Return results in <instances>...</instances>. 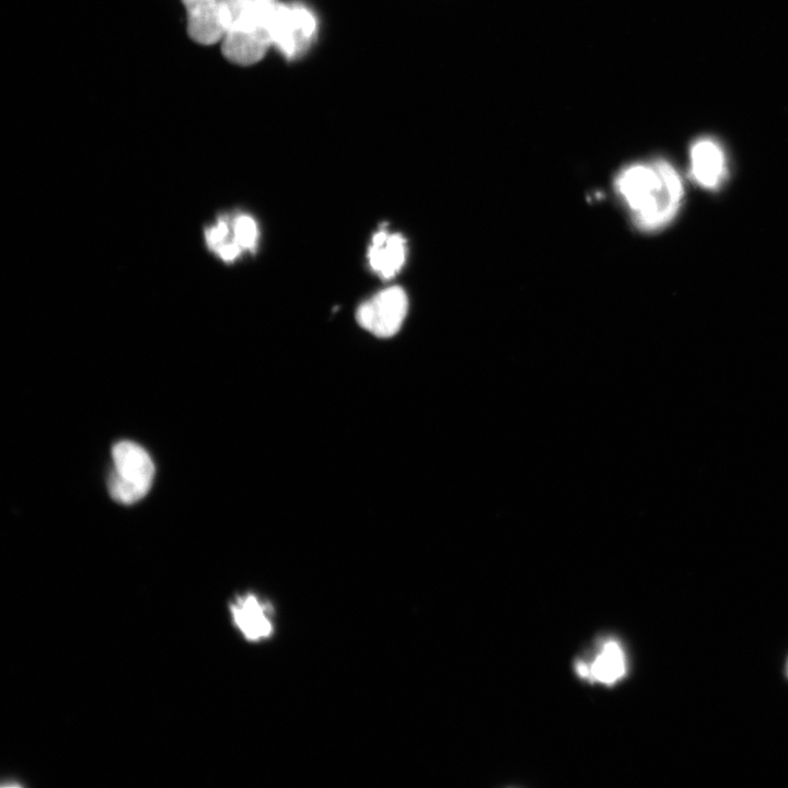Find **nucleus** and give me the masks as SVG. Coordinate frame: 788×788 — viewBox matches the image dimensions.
I'll list each match as a JSON object with an SVG mask.
<instances>
[{
    "label": "nucleus",
    "instance_id": "nucleus-1",
    "mask_svg": "<svg viewBox=\"0 0 788 788\" xmlns=\"http://www.w3.org/2000/svg\"><path fill=\"white\" fill-rule=\"evenodd\" d=\"M613 184L629 211L633 223L645 232L667 227L683 202L684 185L681 175L663 159L624 166L616 174Z\"/></svg>",
    "mask_w": 788,
    "mask_h": 788
},
{
    "label": "nucleus",
    "instance_id": "nucleus-2",
    "mask_svg": "<svg viewBox=\"0 0 788 788\" xmlns=\"http://www.w3.org/2000/svg\"><path fill=\"white\" fill-rule=\"evenodd\" d=\"M229 26L222 55L240 66L258 62L273 45L270 16L277 0H227Z\"/></svg>",
    "mask_w": 788,
    "mask_h": 788
},
{
    "label": "nucleus",
    "instance_id": "nucleus-3",
    "mask_svg": "<svg viewBox=\"0 0 788 788\" xmlns=\"http://www.w3.org/2000/svg\"><path fill=\"white\" fill-rule=\"evenodd\" d=\"M114 470L108 477L112 498L124 505L142 499L150 490L154 464L149 453L131 441H120L112 450Z\"/></svg>",
    "mask_w": 788,
    "mask_h": 788
},
{
    "label": "nucleus",
    "instance_id": "nucleus-4",
    "mask_svg": "<svg viewBox=\"0 0 788 788\" xmlns=\"http://www.w3.org/2000/svg\"><path fill=\"white\" fill-rule=\"evenodd\" d=\"M316 31L314 14L303 5L276 2L270 16L273 45L291 59L303 53Z\"/></svg>",
    "mask_w": 788,
    "mask_h": 788
},
{
    "label": "nucleus",
    "instance_id": "nucleus-5",
    "mask_svg": "<svg viewBox=\"0 0 788 788\" xmlns=\"http://www.w3.org/2000/svg\"><path fill=\"white\" fill-rule=\"evenodd\" d=\"M408 299L403 288L394 286L381 290L361 303L357 310L358 324L376 337L395 335L405 320Z\"/></svg>",
    "mask_w": 788,
    "mask_h": 788
},
{
    "label": "nucleus",
    "instance_id": "nucleus-6",
    "mask_svg": "<svg viewBox=\"0 0 788 788\" xmlns=\"http://www.w3.org/2000/svg\"><path fill=\"white\" fill-rule=\"evenodd\" d=\"M186 10L187 34L200 45L221 43L229 26L227 0H182Z\"/></svg>",
    "mask_w": 788,
    "mask_h": 788
},
{
    "label": "nucleus",
    "instance_id": "nucleus-7",
    "mask_svg": "<svg viewBox=\"0 0 788 788\" xmlns=\"http://www.w3.org/2000/svg\"><path fill=\"white\" fill-rule=\"evenodd\" d=\"M690 161V176L705 189H717L727 177L725 151L710 138L698 139L692 144Z\"/></svg>",
    "mask_w": 788,
    "mask_h": 788
},
{
    "label": "nucleus",
    "instance_id": "nucleus-8",
    "mask_svg": "<svg viewBox=\"0 0 788 788\" xmlns=\"http://www.w3.org/2000/svg\"><path fill=\"white\" fill-rule=\"evenodd\" d=\"M236 628L245 639L259 641L270 637L274 626L271 607L254 593L235 598L230 606Z\"/></svg>",
    "mask_w": 788,
    "mask_h": 788
},
{
    "label": "nucleus",
    "instance_id": "nucleus-9",
    "mask_svg": "<svg viewBox=\"0 0 788 788\" xmlns=\"http://www.w3.org/2000/svg\"><path fill=\"white\" fill-rule=\"evenodd\" d=\"M406 256V241L398 233L389 234L381 230L372 237L368 250L370 267L382 278L394 277L402 268Z\"/></svg>",
    "mask_w": 788,
    "mask_h": 788
},
{
    "label": "nucleus",
    "instance_id": "nucleus-10",
    "mask_svg": "<svg viewBox=\"0 0 788 788\" xmlns=\"http://www.w3.org/2000/svg\"><path fill=\"white\" fill-rule=\"evenodd\" d=\"M581 676L592 677L603 684H613L625 675L626 661L622 647L615 640H607L590 665L577 663Z\"/></svg>",
    "mask_w": 788,
    "mask_h": 788
},
{
    "label": "nucleus",
    "instance_id": "nucleus-11",
    "mask_svg": "<svg viewBox=\"0 0 788 788\" xmlns=\"http://www.w3.org/2000/svg\"><path fill=\"white\" fill-rule=\"evenodd\" d=\"M232 234L235 243L242 248L253 251L258 239L255 220L247 215H237L231 220Z\"/></svg>",
    "mask_w": 788,
    "mask_h": 788
}]
</instances>
